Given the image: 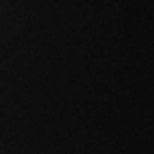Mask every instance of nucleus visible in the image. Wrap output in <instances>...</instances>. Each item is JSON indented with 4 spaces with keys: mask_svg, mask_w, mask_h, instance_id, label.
Segmentation results:
<instances>
[]
</instances>
